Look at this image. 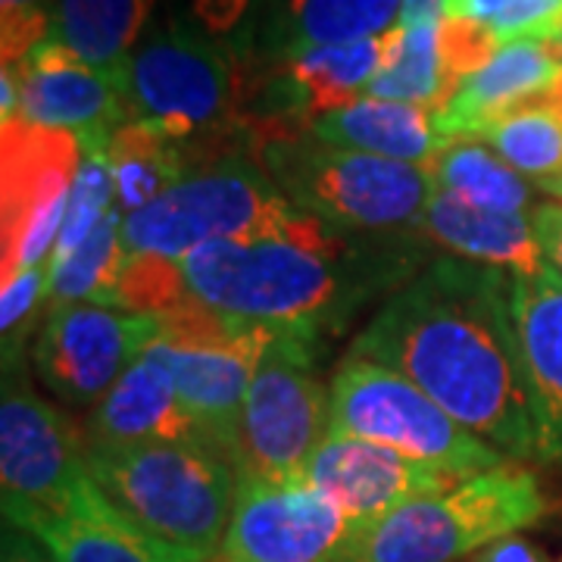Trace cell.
<instances>
[{"label": "cell", "instance_id": "37", "mask_svg": "<svg viewBox=\"0 0 562 562\" xmlns=\"http://www.w3.org/2000/svg\"><path fill=\"white\" fill-rule=\"evenodd\" d=\"M531 225L538 232L547 262L562 276V203H538L531 210Z\"/></svg>", "mask_w": 562, "mask_h": 562}, {"label": "cell", "instance_id": "41", "mask_svg": "<svg viewBox=\"0 0 562 562\" xmlns=\"http://www.w3.org/2000/svg\"><path fill=\"white\" fill-rule=\"evenodd\" d=\"M503 3L506 0H443V16L491 25V22L501 16Z\"/></svg>", "mask_w": 562, "mask_h": 562}, {"label": "cell", "instance_id": "33", "mask_svg": "<svg viewBox=\"0 0 562 562\" xmlns=\"http://www.w3.org/2000/svg\"><path fill=\"white\" fill-rule=\"evenodd\" d=\"M50 294V262L25 269L16 279L3 281L0 301V335H3V362L20 360V347L32 322L38 319L41 301Z\"/></svg>", "mask_w": 562, "mask_h": 562}, {"label": "cell", "instance_id": "17", "mask_svg": "<svg viewBox=\"0 0 562 562\" xmlns=\"http://www.w3.org/2000/svg\"><path fill=\"white\" fill-rule=\"evenodd\" d=\"M562 76V57L547 41H509L465 76L450 103L435 113V128L443 144L479 140L506 113L550 94Z\"/></svg>", "mask_w": 562, "mask_h": 562}, {"label": "cell", "instance_id": "26", "mask_svg": "<svg viewBox=\"0 0 562 562\" xmlns=\"http://www.w3.org/2000/svg\"><path fill=\"white\" fill-rule=\"evenodd\" d=\"M460 81L447 72L441 57V22L391 29L382 69L372 79L366 98L425 106L431 113L443 110Z\"/></svg>", "mask_w": 562, "mask_h": 562}, {"label": "cell", "instance_id": "16", "mask_svg": "<svg viewBox=\"0 0 562 562\" xmlns=\"http://www.w3.org/2000/svg\"><path fill=\"white\" fill-rule=\"evenodd\" d=\"M513 313L538 457L562 465V276L547 262L538 276H513Z\"/></svg>", "mask_w": 562, "mask_h": 562}, {"label": "cell", "instance_id": "39", "mask_svg": "<svg viewBox=\"0 0 562 562\" xmlns=\"http://www.w3.org/2000/svg\"><path fill=\"white\" fill-rule=\"evenodd\" d=\"M475 562H547V557L531 541H525L519 535H509V538H501V541L487 543L484 550H479Z\"/></svg>", "mask_w": 562, "mask_h": 562}, {"label": "cell", "instance_id": "21", "mask_svg": "<svg viewBox=\"0 0 562 562\" xmlns=\"http://www.w3.org/2000/svg\"><path fill=\"white\" fill-rule=\"evenodd\" d=\"M422 235L457 254L460 260L497 266L519 279H531L547 266L538 232L531 225V213L479 210L441 188H431Z\"/></svg>", "mask_w": 562, "mask_h": 562}, {"label": "cell", "instance_id": "45", "mask_svg": "<svg viewBox=\"0 0 562 562\" xmlns=\"http://www.w3.org/2000/svg\"><path fill=\"white\" fill-rule=\"evenodd\" d=\"M547 44H550V47H553V50H557V54L562 57V32H560V35H553V38L547 41Z\"/></svg>", "mask_w": 562, "mask_h": 562}, {"label": "cell", "instance_id": "10", "mask_svg": "<svg viewBox=\"0 0 562 562\" xmlns=\"http://www.w3.org/2000/svg\"><path fill=\"white\" fill-rule=\"evenodd\" d=\"M81 140L25 120L0 125V272L3 281L47 266L60 238Z\"/></svg>", "mask_w": 562, "mask_h": 562}, {"label": "cell", "instance_id": "31", "mask_svg": "<svg viewBox=\"0 0 562 562\" xmlns=\"http://www.w3.org/2000/svg\"><path fill=\"white\" fill-rule=\"evenodd\" d=\"M113 210H116V184H113V172L106 160V147H81L79 176L69 191L60 238H57L50 262L66 260Z\"/></svg>", "mask_w": 562, "mask_h": 562}, {"label": "cell", "instance_id": "28", "mask_svg": "<svg viewBox=\"0 0 562 562\" xmlns=\"http://www.w3.org/2000/svg\"><path fill=\"white\" fill-rule=\"evenodd\" d=\"M431 184L453 198L491 213H531V184L482 140L443 144L438 157L425 166Z\"/></svg>", "mask_w": 562, "mask_h": 562}, {"label": "cell", "instance_id": "11", "mask_svg": "<svg viewBox=\"0 0 562 562\" xmlns=\"http://www.w3.org/2000/svg\"><path fill=\"white\" fill-rule=\"evenodd\" d=\"M91 482L88 450L57 406L41 401L20 360L3 362L0 397V484L3 522L57 513Z\"/></svg>", "mask_w": 562, "mask_h": 562}, {"label": "cell", "instance_id": "7", "mask_svg": "<svg viewBox=\"0 0 562 562\" xmlns=\"http://www.w3.org/2000/svg\"><path fill=\"white\" fill-rule=\"evenodd\" d=\"M238 94V60L179 22L150 32L125 66L132 120L160 128L188 150H206L228 128H241Z\"/></svg>", "mask_w": 562, "mask_h": 562}, {"label": "cell", "instance_id": "35", "mask_svg": "<svg viewBox=\"0 0 562 562\" xmlns=\"http://www.w3.org/2000/svg\"><path fill=\"white\" fill-rule=\"evenodd\" d=\"M497 50H501V41L491 25L450 20V16L441 20V57L447 72L457 81L479 72Z\"/></svg>", "mask_w": 562, "mask_h": 562}, {"label": "cell", "instance_id": "2", "mask_svg": "<svg viewBox=\"0 0 562 562\" xmlns=\"http://www.w3.org/2000/svg\"><path fill=\"white\" fill-rule=\"evenodd\" d=\"M319 216L297 210L279 238H222L181 260L188 294L272 331L319 341L366 297L409 272L401 238L379 247L347 241Z\"/></svg>", "mask_w": 562, "mask_h": 562}, {"label": "cell", "instance_id": "3", "mask_svg": "<svg viewBox=\"0 0 562 562\" xmlns=\"http://www.w3.org/2000/svg\"><path fill=\"white\" fill-rule=\"evenodd\" d=\"M88 469L106 501L157 541L194 562L222 550L238 494L225 457L188 443L88 447Z\"/></svg>", "mask_w": 562, "mask_h": 562}, {"label": "cell", "instance_id": "36", "mask_svg": "<svg viewBox=\"0 0 562 562\" xmlns=\"http://www.w3.org/2000/svg\"><path fill=\"white\" fill-rule=\"evenodd\" d=\"M491 29L501 44L550 41L562 32V0H506Z\"/></svg>", "mask_w": 562, "mask_h": 562}, {"label": "cell", "instance_id": "1", "mask_svg": "<svg viewBox=\"0 0 562 562\" xmlns=\"http://www.w3.org/2000/svg\"><path fill=\"white\" fill-rule=\"evenodd\" d=\"M350 357L401 372L506 460L538 457L506 269L428 262L384 301Z\"/></svg>", "mask_w": 562, "mask_h": 562}, {"label": "cell", "instance_id": "15", "mask_svg": "<svg viewBox=\"0 0 562 562\" xmlns=\"http://www.w3.org/2000/svg\"><path fill=\"white\" fill-rule=\"evenodd\" d=\"M16 66L22 72L20 120L69 132L81 147H106L113 132L132 120L122 81L81 63L60 41H44Z\"/></svg>", "mask_w": 562, "mask_h": 562}, {"label": "cell", "instance_id": "5", "mask_svg": "<svg viewBox=\"0 0 562 562\" xmlns=\"http://www.w3.org/2000/svg\"><path fill=\"white\" fill-rule=\"evenodd\" d=\"M547 509L538 475L503 462L357 528L338 562H457L535 525Z\"/></svg>", "mask_w": 562, "mask_h": 562}, {"label": "cell", "instance_id": "18", "mask_svg": "<svg viewBox=\"0 0 562 562\" xmlns=\"http://www.w3.org/2000/svg\"><path fill=\"white\" fill-rule=\"evenodd\" d=\"M140 443H188L220 453V447L203 431L201 422L184 409L169 369L147 353H140L98 403L88 447Z\"/></svg>", "mask_w": 562, "mask_h": 562}, {"label": "cell", "instance_id": "43", "mask_svg": "<svg viewBox=\"0 0 562 562\" xmlns=\"http://www.w3.org/2000/svg\"><path fill=\"white\" fill-rule=\"evenodd\" d=\"M443 20V0H403V29L413 25H428V22Z\"/></svg>", "mask_w": 562, "mask_h": 562}, {"label": "cell", "instance_id": "42", "mask_svg": "<svg viewBox=\"0 0 562 562\" xmlns=\"http://www.w3.org/2000/svg\"><path fill=\"white\" fill-rule=\"evenodd\" d=\"M22 106V72L16 63H3L0 69V120L10 122L20 116Z\"/></svg>", "mask_w": 562, "mask_h": 562}, {"label": "cell", "instance_id": "23", "mask_svg": "<svg viewBox=\"0 0 562 562\" xmlns=\"http://www.w3.org/2000/svg\"><path fill=\"white\" fill-rule=\"evenodd\" d=\"M387 41H391V32H384L379 38L357 41V44L306 47V50L276 60L284 69L291 88L297 91L310 125L331 110H341L347 103L366 98L369 85L382 69Z\"/></svg>", "mask_w": 562, "mask_h": 562}, {"label": "cell", "instance_id": "9", "mask_svg": "<svg viewBox=\"0 0 562 562\" xmlns=\"http://www.w3.org/2000/svg\"><path fill=\"white\" fill-rule=\"evenodd\" d=\"M331 431L384 443L457 479L509 462L401 372L362 357H347L331 382Z\"/></svg>", "mask_w": 562, "mask_h": 562}, {"label": "cell", "instance_id": "38", "mask_svg": "<svg viewBox=\"0 0 562 562\" xmlns=\"http://www.w3.org/2000/svg\"><path fill=\"white\" fill-rule=\"evenodd\" d=\"M0 562H54L44 543L29 535L20 525L3 522V541H0Z\"/></svg>", "mask_w": 562, "mask_h": 562}, {"label": "cell", "instance_id": "44", "mask_svg": "<svg viewBox=\"0 0 562 562\" xmlns=\"http://www.w3.org/2000/svg\"><path fill=\"white\" fill-rule=\"evenodd\" d=\"M538 188H541L543 194H550V198H553L557 203H562V176H557V179L538 181Z\"/></svg>", "mask_w": 562, "mask_h": 562}, {"label": "cell", "instance_id": "4", "mask_svg": "<svg viewBox=\"0 0 562 562\" xmlns=\"http://www.w3.org/2000/svg\"><path fill=\"white\" fill-rule=\"evenodd\" d=\"M254 154L284 201L341 232L379 238L422 232L435 188L425 166L328 147L310 132L266 140Z\"/></svg>", "mask_w": 562, "mask_h": 562}, {"label": "cell", "instance_id": "12", "mask_svg": "<svg viewBox=\"0 0 562 562\" xmlns=\"http://www.w3.org/2000/svg\"><path fill=\"white\" fill-rule=\"evenodd\" d=\"M157 341V316L103 303H54L35 344V369L66 403H101Z\"/></svg>", "mask_w": 562, "mask_h": 562}, {"label": "cell", "instance_id": "40", "mask_svg": "<svg viewBox=\"0 0 562 562\" xmlns=\"http://www.w3.org/2000/svg\"><path fill=\"white\" fill-rule=\"evenodd\" d=\"M247 10V0H194V13L198 20L213 29V32H225L235 22L241 20V13Z\"/></svg>", "mask_w": 562, "mask_h": 562}, {"label": "cell", "instance_id": "29", "mask_svg": "<svg viewBox=\"0 0 562 562\" xmlns=\"http://www.w3.org/2000/svg\"><path fill=\"white\" fill-rule=\"evenodd\" d=\"M487 144L506 166L525 179L547 181L562 176V103L550 94L506 113L484 132Z\"/></svg>", "mask_w": 562, "mask_h": 562}, {"label": "cell", "instance_id": "14", "mask_svg": "<svg viewBox=\"0 0 562 562\" xmlns=\"http://www.w3.org/2000/svg\"><path fill=\"white\" fill-rule=\"evenodd\" d=\"M303 479L319 487L341 509L353 522V531L382 519L403 503L428 494H443L465 482L431 462L413 460L384 443L335 435V431H328L313 460L306 462Z\"/></svg>", "mask_w": 562, "mask_h": 562}, {"label": "cell", "instance_id": "19", "mask_svg": "<svg viewBox=\"0 0 562 562\" xmlns=\"http://www.w3.org/2000/svg\"><path fill=\"white\" fill-rule=\"evenodd\" d=\"M10 525L35 535L54 562H194L120 513L94 479L57 513Z\"/></svg>", "mask_w": 562, "mask_h": 562}, {"label": "cell", "instance_id": "27", "mask_svg": "<svg viewBox=\"0 0 562 562\" xmlns=\"http://www.w3.org/2000/svg\"><path fill=\"white\" fill-rule=\"evenodd\" d=\"M403 0H284L276 60L306 47H335L379 38L397 29Z\"/></svg>", "mask_w": 562, "mask_h": 562}, {"label": "cell", "instance_id": "13", "mask_svg": "<svg viewBox=\"0 0 562 562\" xmlns=\"http://www.w3.org/2000/svg\"><path fill=\"white\" fill-rule=\"evenodd\" d=\"M353 522L319 487L297 482H238L222 562H338Z\"/></svg>", "mask_w": 562, "mask_h": 562}, {"label": "cell", "instance_id": "32", "mask_svg": "<svg viewBox=\"0 0 562 562\" xmlns=\"http://www.w3.org/2000/svg\"><path fill=\"white\" fill-rule=\"evenodd\" d=\"M188 297V284L179 260L160 254H128L116 284V310L157 316Z\"/></svg>", "mask_w": 562, "mask_h": 562}, {"label": "cell", "instance_id": "6", "mask_svg": "<svg viewBox=\"0 0 562 562\" xmlns=\"http://www.w3.org/2000/svg\"><path fill=\"white\" fill-rule=\"evenodd\" d=\"M297 210L260 166L225 154L125 216L122 241L128 254H160L181 262L203 244L222 238H279Z\"/></svg>", "mask_w": 562, "mask_h": 562}, {"label": "cell", "instance_id": "8", "mask_svg": "<svg viewBox=\"0 0 562 562\" xmlns=\"http://www.w3.org/2000/svg\"><path fill=\"white\" fill-rule=\"evenodd\" d=\"M316 338L269 331L244 401L238 482H297L331 431V391L313 372Z\"/></svg>", "mask_w": 562, "mask_h": 562}, {"label": "cell", "instance_id": "25", "mask_svg": "<svg viewBox=\"0 0 562 562\" xmlns=\"http://www.w3.org/2000/svg\"><path fill=\"white\" fill-rule=\"evenodd\" d=\"M106 160L116 184V206L132 216L162 198L188 176V147L147 122L128 120L106 144Z\"/></svg>", "mask_w": 562, "mask_h": 562}, {"label": "cell", "instance_id": "30", "mask_svg": "<svg viewBox=\"0 0 562 562\" xmlns=\"http://www.w3.org/2000/svg\"><path fill=\"white\" fill-rule=\"evenodd\" d=\"M120 206L60 262H50V301L113 306L128 250L122 241Z\"/></svg>", "mask_w": 562, "mask_h": 562}, {"label": "cell", "instance_id": "20", "mask_svg": "<svg viewBox=\"0 0 562 562\" xmlns=\"http://www.w3.org/2000/svg\"><path fill=\"white\" fill-rule=\"evenodd\" d=\"M266 341L244 350H191V347H169L154 341L144 350L147 357H154L169 369L184 409L201 422L203 431L213 438L222 457L232 465H235V441H238L244 401Z\"/></svg>", "mask_w": 562, "mask_h": 562}, {"label": "cell", "instance_id": "24", "mask_svg": "<svg viewBox=\"0 0 562 562\" xmlns=\"http://www.w3.org/2000/svg\"><path fill=\"white\" fill-rule=\"evenodd\" d=\"M157 0H57L54 41L122 81Z\"/></svg>", "mask_w": 562, "mask_h": 562}, {"label": "cell", "instance_id": "34", "mask_svg": "<svg viewBox=\"0 0 562 562\" xmlns=\"http://www.w3.org/2000/svg\"><path fill=\"white\" fill-rule=\"evenodd\" d=\"M57 0H0V54L3 63H22L44 41L54 38Z\"/></svg>", "mask_w": 562, "mask_h": 562}, {"label": "cell", "instance_id": "22", "mask_svg": "<svg viewBox=\"0 0 562 562\" xmlns=\"http://www.w3.org/2000/svg\"><path fill=\"white\" fill-rule=\"evenodd\" d=\"M310 135L328 147L413 166H428L443 147L431 110L379 98H360L325 113L310 125Z\"/></svg>", "mask_w": 562, "mask_h": 562}]
</instances>
